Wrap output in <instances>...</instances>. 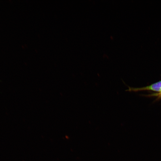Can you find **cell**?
I'll return each mask as SVG.
<instances>
[{"mask_svg":"<svg viewBox=\"0 0 161 161\" xmlns=\"http://www.w3.org/2000/svg\"><path fill=\"white\" fill-rule=\"evenodd\" d=\"M161 88V81L152 84L150 85L141 88H134L129 87L127 91L132 92H138L145 90H151L160 92Z\"/></svg>","mask_w":161,"mask_h":161,"instance_id":"1","label":"cell"}]
</instances>
